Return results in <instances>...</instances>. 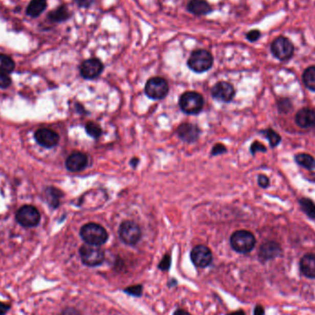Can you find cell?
I'll list each match as a JSON object with an SVG mask.
<instances>
[{"instance_id":"e0dca14e","label":"cell","mask_w":315,"mask_h":315,"mask_svg":"<svg viewBox=\"0 0 315 315\" xmlns=\"http://www.w3.org/2000/svg\"><path fill=\"white\" fill-rule=\"evenodd\" d=\"M297 125L301 128H309L315 125V112L309 108H303L296 114Z\"/></svg>"},{"instance_id":"cb8c5ba5","label":"cell","mask_w":315,"mask_h":315,"mask_svg":"<svg viewBox=\"0 0 315 315\" xmlns=\"http://www.w3.org/2000/svg\"><path fill=\"white\" fill-rule=\"evenodd\" d=\"M296 162L298 164L308 170H312L315 168V160L309 154L305 153L298 154L296 156Z\"/></svg>"},{"instance_id":"60d3db41","label":"cell","mask_w":315,"mask_h":315,"mask_svg":"<svg viewBox=\"0 0 315 315\" xmlns=\"http://www.w3.org/2000/svg\"><path fill=\"white\" fill-rule=\"evenodd\" d=\"M139 159H138V158H133V159H132V160H131V162H130V163H131V165H132V166H133V167H137V165H138V164H139Z\"/></svg>"},{"instance_id":"f35d334b","label":"cell","mask_w":315,"mask_h":315,"mask_svg":"<svg viewBox=\"0 0 315 315\" xmlns=\"http://www.w3.org/2000/svg\"><path fill=\"white\" fill-rule=\"evenodd\" d=\"M254 315H264V307L261 305L255 306V310H254Z\"/></svg>"},{"instance_id":"d6986e66","label":"cell","mask_w":315,"mask_h":315,"mask_svg":"<svg viewBox=\"0 0 315 315\" xmlns=\"http://www.w3.org/2000/svg\"><path fill=\"white\" fill-rule=\"evenodd\" d=\"M187 10L192 14L205 16L211 12V7L206 0H191L187 5Z\"/></svg>"},{"instance_id":"484cf974","label":"cell","mask_w":315,"mask_h":315,"mask_svg":"<svg viewBox=\"0 0 315 315\" xmlns=\"http://www.w3.org/2000/svg\"><path fill=\"white\" fill-rule=\"evenodd\" d=\"M301 209L310 218H315V204L310 199L302 198L300 200Z\"/></svg>"},{"instance_id":"ab89813d","label":"cell","mask_w":315,"mask_h":315,"mask_svg":"<svg viewBox=\"0 0 315 315\" xmlns=\"http://www.w3.org/2000/svg\"><path fill=\"white\" fill-rule=\"evenodd\" d=\"M173 315H191L188 311H186L185 310H182V309H178V310L174 311Z\"/></svg>"},{"instance_id":"83f0119b","label":"cell","mask_w":315,"mask_h":315,"mask_svg":"<svg viewBox=\"0 0 315 315\" xmlns=\"http://www.w3.org/2000/svg\"><path fill=\"white\" fill-rule=\"evenodd\" d=\"M264 133V134H265V137H266V139H268L270 146L273 147V148L274 147H277L278 144H279V142L281 141L280 136H279L277 132H275L274 130H265Z\"/></svg>"},{"instance_id":"7402d4cb","label":"cell","mask_w":315,"mask_h":315,"mask_svg":"<svg viewBox=\"0 0 315 315\" xmlns=\"http://www.w3.org/2000/svg\"><path fill=\"white\" fill-rule=\"evenodd\" d=\"M46 196L50 206L56 209L59 206V200L63 196V193L59 189H56L52 186L48 187L46 190Z\"/></svg>"},{"instance_id":"1f68e13d","label":"cell","mask_w":315,"mask_h":315,"mask_svg":"<svg viewBox=\"0 0 315 315\" xmlns=\"http://www.w3.org/2000/svg\"><path fill=\"white\" fill-rule=\"evenodd\" d=\"M291 108V103L288 100H280L278 102V110L282 112H287Z\"/></svg>"},{"instance_id":"44dd1931","label":"cell","mask_w":315,"mask_h":315,"mask_svg":"<svg viewBox=\"0 0 315 315\" xmlns=\"http://www.w3.org/2000/svg\"><path fill=\"white\" fill-rule=\"evenodd\" d=\"M70 12L66 6H61L58 9L51 11L48 15V19L53 22H62L70 19Z\"/></svg>"},{"instance_id":"4316f807","label":"cell","mask_w":315,"mask_h":315,"mask_svg":"<svg viewBox=\"0 0 315 315\" xmlns=\"http://www.w3.org/2000/svg\"><path fill=\"white\" fill-rule=\"evenodd\" d=\"M86 132L87 134L92 137L93 139H99L102 134V130L101 128V126L96 124V123H93V122H89L88 123L86 126Z\"/></svg>"},{"instance_id":"5b68a950","label":"cell","mask_w":315,"mask_h":315,"mask_svg":"<svg viewBox=\"0 0 315 315\" xmlns=\"http://www.w3.org/2000/svg\"><path fill=\"white\" fill-rule=\"evenodd\" d=\"M81 261L85 265L98 266L103 263L105 259L104 252L99 246L83 245L79 249Z\"/></svg>"},{"instance_id":"e575fe53","label":"cell","mask_w":315,"mask_h":315,"mask_svg":"<svg viewBox=\"0 0 315 315\" xmlns=\"http://www.w3.org/2000/svg\"><path fill=\"white\" fill-rule=\"evenodd\" d=\"M260 36H261V33H260L259 31H257V30L251 31V32L247 33V35H246V37H247V39H248L250 42H255V41H257V40L259 39Z\"/></svg>"},{"instance_id":"6da1fadb","label":"cell","mask_w":315,"mask_h":315,"mask_svg":"<svg viewBox=\"0 0 315 315\" xmlns=\"http://www.w3.org/2000/svg\"><path fill=\"white\" fill-rule=\"evenodd\" d=\"M80 237L87 244L100 246L108 240V233L104 228L97 223H88L80 230Z\"/></svg>"},{"instance_id":"d4e9b609","label":"cell","mask_w":315,"mask_h":315,"mask_svg":"<svg viewBox=\"0 0 315 315\" xmlns=\"http://www.w3.org/2000/svg\"><path fill=\"white\" fill-rule=\"evenodd\" d=\"M15 69L14 61L9 56L0 54V72L11 73Z\"/></svg>"},{"instance_id":"4fadbf2b","label":"cell","mask_w":315,"mask_h":315,"mask_svg":"<svg viewBox=\"0 0 315 315\" xmlns=\"http://www.w3.org/2000/svg\"><path fill=\"white\" fill-rule=\"evenodd\" d=\"M211 94L216 100L220 102H230L235 95V89L232 84L220 81L215 84L211 89Z\"/></svg>"},{"instance_id":"d590c367","label":"cell","mask_w":315,"mask_h":315,"mask_svg":"<svg viewBox=\"0 0 315 315\" xmlns=\"http://www.w3.org/2000/svg\"><path fill=\"white\" fill-rule=\"evenodd\" d=\"M79 8H88L93 5L94 0H74Z\"/></svg>"},{"instance_id":"8992f818","label":"cell","mask_w":315,"mask_h":315,"mask_svg":"<svg viewBox=\"0 0 315 315\" xmlns=\"http://www.w3.org/2000/svg\"><path fill=\"white\" fill-rule=\"evenodd\" d=\"M142 236L140 227L133 221H124L119 227V237L121 241L126 245L137 244Z\"/></svg>"},{"instance_id":"5bb4252c","label":"cell","mask_w":315,"mask_h":315,"mask_svg":"<svg viewBox=\"0 0 315 315\" xmlns=\"http://www.w3.org/2000/svg\"><path fill=\"white\" fill-rule=\"evenodd\" d=\"M282 250L280 245L275 241H267L260 247L258 257L261 262H266L268 260L275 259L281 255Z\"/></svg>"},{"instance_id":"f1b7e54d","label":"cell","mask_w":315,"mask_h":315,"mask_svg":"<svg viewBox=\"0 0 315 315\" xmlns=\"http://www.w3.org/2000/svg\"><path fill=\"white\" fill-rule=\"evenodd\" d=\"M124 291L132 296L140 297L143 292V287L141 285L131 286V287H126Z\"/></svg>"},{"instance_id":"3957f363","label":"cell","mask_w":315,"mask_h":315,"mask_svg":"<svg viewBox=\"0 0 315 315\" xmlns=\"http://www.w3.org/2000/svg\"><path fill=\"white\" fill-rule=\"evenodd\" d=\"M255 238L252 232L248 231H238L231 237L232 249L240 254H247L255 248Z\"/></svg>"},{"instance_id":"2e32d148","label":"cell","mask_w":315,"mask_h":315,"mask_svg":"<svg viewBox=\"0 0 315 315\" xmlns=\"http://www.w3.org/2000/svg\"><path fill=\"white\" fill-rule=\"evenodd\" d=\"M88 164V158L81 152H75L68 158L65 162V167L72 172H80L84 170Z\"/></svg>"},{"instance_id":"8d00e7d4","label":"cell","mask_w":315,"mask_h":315,"mask_svg":"<svg viewBox=\"0 0 315 315\" xmlns=\"http://www.w3.org/2000/svg\"><path fill=\"white\" fill-rule=\"evenodd\" d=\"M258 185H259L261 187H263V188H266L269 185V180L267 177L265 176V175H259L258 176Z\"/></svg>"},{"instance_id":"b9f144b4","label":"cell","mask_w":315,"mask_h":315,"mask_svg":"<svg viewBox=\"0 0 315 315\" xmlns=\"http://www.w3.org/2000/svg\"><path fill=\"white\" fill-rule=\"evenodd\" d=\"M228 315H245V313L242 310H238V311L232 312V313H230V314Z\"/></svg>"},{"instance_id":"ba28073f","label":"cell","mask_w":315,"mask_h":315,"mask_svg":"<svg viewBox=\"0 0 315 315\" xmlns=\"http://www.w3.org/2000/svg\"><path fill=\"white\" fill-rule=\"evenodd\" d=\"M16 219L24 227H36L41 220V215L36 208L26 205L18 210L16 214Z\"/></svg>"},{"instance_id":"ffe728a7","label":"cell","mask_w":315,"mask_h":315,"mask_svg":"<svg viewBox=\"0 0 315 315\" xmlns=\"http://www.w3.org/2000/svg\"><path fill=\"white\" fill-rule=\"evenodd\" d=\"M47 0H32L27 7L26 14L32 18H36L44 11L47 9Z\"/></svg>"},{"instance_id":"4dcf8cb0","label":"cell","mask_w":315,"mask_h":315,"mask_svg":"<svg viewBox=\"0 0 315 315\" xmlns=\"http://www.w3.org/2000/svg\"><path fill=\"white\" fill-rule=\"evenodd\" d=\"M10 84H11V79L10 76L4 72H0V88H8L10 87Z\"/></svg>"},{"instance_id":"7a4b0ae2","label":"cell","mask_w":315,"mask_h":315,"mask_svg":"<svg viewBox=\"0 0 315 315\" xmlns=\"http://www.w3.org/2000/svg\"><path fill=\"white\" fill-rule=\"evenodd\" d=\"M204 105L202 95L195 92H187L182 94L179 99V106L187 115H198Z\"/></svg>"},{"instance_id":"603a6c76","label":"cell","mask_w":315,"mask_h":315,"mask_svg":"<svg viewBox=\"0 0 315 315\" xmlns=\"http://www.w3.org/2000/svg\"><path fill=\"white\" fill-rule=\"evenodd\" d=\"M306 87L315 92V66H310L304 71L302 76Z\"/></svg>"},{"instance_id":"277c9868","label":"cell","mask_w":315,"mask_h":315,"mask_svg":"<svg viewBox=\"0 0 315 315\" xmlns=\"http://www.w3.org/2000/svg\"><path fill=\"white\" fill-rule=\"evenodd\" d=\"M213 56L207 50H196L191 55L187 65L190 70L196 73H203L211 69L213 65Z\"/></svg>"},{"instance_id":"8fae6325","label":"cell","mask_w":315,"mask_h":315,"mask_svg":"<svg viewBox=\"0 0 315 315\" xmlns=\"http://www.w3.org/2000/svg\"><path fill=\"white\" fill-rule=\"evenodd\" d=\"M80 74L84 79H93L99 77L103 70L102 61L97 58H91L84 61L80 65Z\"/></svg>"},{"instance_id":"9a60e30c","label":"cell","mask_w":315,"mask_h":315,"mask_svg":"<svg viewBox=\"0 0 315 315\" xmlns=\"http://www.w3.org/2000/svg\"><path fill=\"white\" fill-rule=\"evenodd\" d=\"M201 133L198 126L190 124V123H185L182 124L177 130L178 137L185 142L187 143H194L195 142Z\"/></svg>"},{"instance_id":"f546056e","label":"cell","mask_w":315,"mask_h":315,"mask_svg":"<svg viewBox=\"0 0 315 315\" xmlns=\"http://www.w3.org/2000/svg\"><path fill=\"white\" fill-rule=\"evenodd\" d=\"M171 264H172L171 256L169 255H164L163 259L161 261V263L159 264V269H161L163 271H167L171 267Z\"/></svg>"},{"instance_id":"7c38bea8","label":"cell","mask_w":315,"mask_h":315,"mask_svg":"<svg viewBox=\"0 0 315 315\" xmlns=\"http://www.w3.org/2000/svg\"><path fill=\"white\" fill-rule=\"evenodd\" d=\"M34 138L37 143L43 148H54L59 142L58 134L54 130L49 128H41L37 130L34 134Z\"/></svg>"},{"instance_id":"9c48e42d","label":"cell","mask_w":315,"mask_h":315,"mask_svg":"<svg viewBox=\"0 0 315 315\" xmlns=\"http://www.w3.org/2000/svg\"><path fill=\"white\" fill-rule=\"evenodd\" d=\"M271 52L279 60H287L293 56L294 47L288 39L280 36L274 40L271 44Z\"/></svg>"},{"instance_id":"ac0fdd59","label":"cell","mask_w":315,"mask_h":315,"mask_svg":"<svg viewBox=\"0 0 315 315\" xmlns=\"http://www.w3.org/2000/svg\"><path fill=\"white\" fill-rule=\"evenodd\" d=\"M300 269L308 278H315V254H307L301 259Z\"/></svg>"},{"instance_id":"52a82bcc","label":"cell","mask_w":315,"mask_h":315,"mask_svg":"<svg viewBox=\"0 0 315 315\" xmlns=\"http://www.w3.org/2000/svg\"><path fill=\"white\" fill-rule=\"evenodd\" d=\"M169 92L167 81L161 77H154L148 79L145 86V93L152 100H162Z\"/></svg>"},{"instance_id":"d6a6232c","label":"cell","mask_w":315,"mask_h":315,"mask_svg":"<svg viewBox=\"0 0 315 315\" xmlns=\"http://www.w3.org/2000/svg\"><path fill=\"white\" fill-rule=\"evenodd\" d=\"M258 151L265 152L266 151V148L264 147L263 144L260 143L258 141H255L251 146V152L253 153V154H255V153L258 152Z\"/></svg>"},{"instance_id":"74e56055","label":"cell","mask_w":315,"mask_h":315,"mask_svg":"<svg viewBox=\"0 0 315 315\" xmlns=\"http://www.w3.org/2000/svg\"><path fill=\"white\" fill-rule=\"evenodd\" d=\"M10 309V304L0 301V315H5Z\"/></svg>"},{"instance_id":"30bf717a","label":"cell","mask_w":315,"mask_h":315,"mask_svg":"<svg viewBox=\"0 0 315 315\" xmlns=\"http://www.w3.org/2000/svg\"><path fill=\"white\" fill-rule=\"evenodd\" d=\"M213 255L209 248L205 245L195 246L191 252V260L196 266L204 268L212 263Z\"/></svg>"},{"instance_id":"836d02e7","label":"cell","mask_w":315,"mask_h":315,"mask_svg":"<svg viewBox=\"0 0 315 315\" xmlns=\"http://www.w3.org/2000/svg\"><path fill=\"white\" fill-rule=\"evenodd\" d=\"M224 152H226V147L222 145V144H217L212 148L211 155L216 156V155H219V154H222Z\"/></svg>"}]
</instances>
